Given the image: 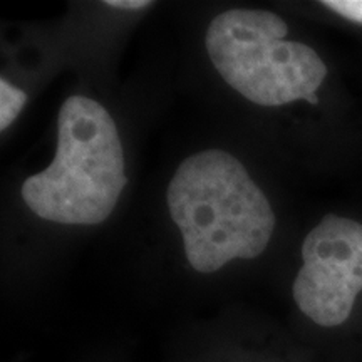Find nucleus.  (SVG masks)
Masks as SVG:
<instances>
[{
  "instance_id": "nucleus-1",
  "label": "nucleus",
  "mask_w": 362,
  "mask_h": 362,
  "mask_svg": "<svg viewBox=\"0 0 362 362\" xmlns=\"http://www.w3.org/2000/svg\"><path fill=\"white\" fill-rule=\"evenodd\" d=\"M171 220L188 264L214 274L235 259H257L269 247L275 214L238 158L221 149L188 156L166 192Z\"/></svg>"
},
{
  "instance_id": "nucleus-2",
  "label": "nucleus",
  "mask_w": 362,
  "mask_h": 362,
  "mask_svg": "<svg viewBox=\"0 0 362 362\" xmlns=\"http://www.w3.org/2000/svg\"><path fill=\"white\" fill-rule=\"evenodd\" d=\"M124 170L123 143L106 107L71 96L59 111L56 156L24 181L22 200L47 221L99 225L110 218L128 185Z\"/></svg>"
},
{
  "instance_id": "nucleus-3",
  "label": "nucleus",
  "mask_w": 362,
  "mask_h": 362,
  "mask_svg": "<svg viewBox=\"0 0 362 362\" xmlns=\"http://www.w3.org/2000/svg\"><path fill=\"white\" fill-rule=\"evenodd\" d=\"M287 34L277 13L230 8L210 22L205 45L221 79L250 103L277 107L305 99L317 104L315 90L327 66L310 45L287 40Z\"/></svg>"
},
{
  "instance_id": "nucleus-4",
  "label": "nucleus",
  "mask_w": 362,
  "mask_h": 362,
  "mask_svg": "<svg viewBox=\"0 0 362 362\" xmlns=\"http://www.w3.org/2000/svg\"><path fill=\"white\" fill-rule=\"evenodd\" d=\"M362 292V223L325 215L302 243V267L293 280V300L322 327L349 319Z\"/></svg>"
},
{
  "instance_id": "nucleus-5",
  "label": "nucleus",
  "mask_w": 362,
  "mask_h": 362,
  "mask_svg": "<svg viewBox=\"0 0 362 362\" xmlns=\"http://www.w3.org/2000/svg\"><path fill=\"white\" fill-rule=\"evenodd\" d=\"M27 103V94L7 79H0V129L6 131L21 115Z\"/></svg>"
},
{
  "instance_id": "nucleus-6",
  "label": "nucleus",
  "mask_w": 362,
  "mask_h": 362,
  "mask_svg": "<svg viewBox=\"0 0 362 362\" xmlns=\"http://www.w3.org/2000/svg\"><path fill=\"white\" fill-rule=\"evenodd\" d=\"M322 6L346 19L362 24V0H325Z\"/></svg>"
},
{
  "instance_id": "nucleus-7",
  "label": "nucleus",
  "mask_w": 362,
  "mask_h": 362,
  "mask_svg": "<svg viewBox=\"0 0 362 362\" xmlns=\"http://www.w3.org/2000/svg\"><path fill=\"white\" fill-rule=\"evenodd\" d=\"M104 6H110L115 8H124V11H141L153 6L149 0H106Z\"/></svg>"
}]
</instances>
